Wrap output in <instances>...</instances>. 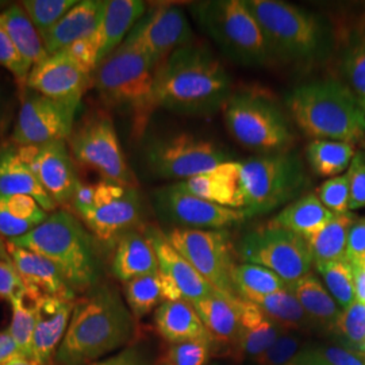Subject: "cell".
<instances>
[{
  "mask_svg": "<svg viewBox=\"0 0 365 365\" xmlns=\"http://www.w3.org/2000/svg\"><path fill=\"white\" fill-rule=\"evenodd\" d=\"M241 170L248 218L289 205L309 184L303 161L292 150L250 157L241 161Z\"/></svg>",
  "mask_w": 365,
  "mask_h": 365,
  "instance_id": "obj_9",
  "label": "cell"
},
{
  "mask_svg": "<svg viewBox=\"0 0 365 365\" xmlns=\"http://www.w3.org/2000/svg\"><path fill=\"white\" fill-rule=\"evenodd\" d=\"M300 339L298 336L284 331L260 356L252 359L253 365H287L300 349Z\"/></svg>",
  "mask_w": 365,
  "mask_h": 365,
  "instance_id": "obj_48",
  "label": "cell"
},
{
  "mask_svg": "<svg viewBox=\"0 0 365 365\" xmlns=\"http://www.w3.org/2000/svg\"><path fill=\"white\" fill-rule=\"evenodd\" d=\"M27 295L26 286L13 261H0V298L10 303Z\"/></svg>",
  "mask_w": 365,
  "mask_h": 365,
  "instance_id": "obj_50",
  "label": "cell"
},
{
  "mask_svg": "<svg viewBox=\"0 0 365 365\" xmlns=\"http://www.w3.org/2000/svg\"><path fill=\"white\" fill-rule=\"evenodd\" d=\"M155 365H165V363H164V360L161 359V360H160V361H157L156 364Z\"/></svg>",
  "mask_w": 365,
  "mask_h": 365,
  "instance_id": "obj_61",
  "label": "cell"
},
{
  "mask_svg": "<svg viewBox=\"0 0 365 365\" xmlns=\"http://www.w3.org/2000/svg\"><path fill=\"white\" fill-rule=\"evenodd\" d=\"M146 10V4L141 0L105 1L102 21L92 34L99 48L101 63L123 43Z\"/></svg>",
  "mask_w": 365,
  "mask_h": 365,
  "instance_id": "obj_26",
  "label": "cell"
},
{
  "mask_svg": "<svg viewBox=\"0 0 365 365\" xmlns=\"http://www.w3.org/2000/svg\"><path fill=\"white\" fill-rule=\"evenodd\" d=\"M13 318L9 331L22 357L33 360V337L36 329V306L29 295L11 302Z\"/></svg>",
  "mask_w": 365,
  "mask_h": 365,
  "instance_id": "obj_42",
  "label": "cell"
},
{
  "mask_svg": "<svg viewBox=\"0 0 365 365\" xmlns=\"http://www.w3.org/2000/svg\"><path fill=\"white\" fill-rule=\"evenodd\" d=\"M192 41V29L182 7L158 4L146 10L123 42L145 53L157 69Z\"/></svg>",
  "mask_w": 365,
  "mask_h": 365,
  "instance_id": "obj_15",
  "label": "cell"
},
{
  "mask_svg": "<svg viewBox=\"0 0 365 365\" xmlns=\"http://www.w3.org/2000/svg\"><path fill=\"white\" fill-rule=\"evenodd\" d=\"M148 168L158 178L185 182L232 161L221 146L188 133L152 140L145 150Z\"/></svg>",
  "mask_w": 365,
  "mask_h": 365,
  "instance_id": "obj_11",
  "label": "cell"
},
{
  "mask_svg": "<svg viewBox=\"0 0 365 365\" xmlns=\"http://www.w3.org/2000/svg\"><path fill=\"white\" fill-rule=\"evenodd\" d=\"M18 152L57 207L69 206L81 180L66 141L18 146Z\"/></svg>",
  "mask_w": 365,
  "mask_h": 365,
  "instance_id": "obj_18",
  "label": "cell"
},
{
  "mask_svg": "<svg viewBox=\"0 0 365 365\" xmlns=\"http://www.w3.org/2000/svg\"><path fill=\"white\" fill-rule=\"evenodd\" d=\"M76 108L30 91L19 108L11 143L16 146H38L68 141L75 128Z\"/></svg>",
  "mask_w": 365,
  "mask_h": 365,
  "instance_id": "obj_17",
  "label": "cell"
},
{
  "mask_svg": "<svg viewBox=\"0 0 365 365\" xmlns=\"http://www.w3.org/2000/svg\"><path fill=\"white\" fill-rule=\"evenodd\" d=\"M240 297H227L215 292L205 299L197 300L194 304L203 325L212 339L214 349L218 346L226 348L223 357L235 360V346L241 333V317L238 309Z\"/></svg>",
  "mask_w": 365,
  "mask_h": 365,
  "instance_id": "obj_24",
  "label": "cell"
},
{
  "mask_svg": "<svg viewBox=\"0 0 365 365\" xmlns=\"http://www.w3.org/2000/svg\"><path fill=\"white\" fill-rule=\"evenodd\" d=\"M123 292L128 307L137 321L143 319L153 310L156 312L160 304L167 302L160 271L123 283Z\"/></svg>",
  "mask_w": 365,
  "mask_h": 365,
  "instance_id": "obj_38",
  "label": "cell"
},
{
  "mask_svg": "<svg viewBox=\"0 0 365 365\" xmlns=\"http://www.w3.org/2000/svg\"><path fill=\"white\" fill-rule=\"evenodd\" d=\"M155 98L157 108L210 114L232 98V80L214 53L192 41L157 68Z\"/></svg>",
  "mask_w": 365,
  "mask_h": 365,
  "instance_id": "obj_1",
  "label": "cell"
},
{
  "mask_svg": "<svg viewBox=\"0 0 365 365\" xmlns=\"http://www.w3.org/2000/svg\"><path fill=\"white\" fill-rule=\"evenodd\" d=\"M288 289L298 299L313 322L330 330L334 329L342 312L339 310V303L317 276L306 274L299 280L288 284Z\"/></svg>",
  "mask_w": 365,
  "mask_h": 365,
  "instance_id": "obj_33",
  "label": "cell"
},
{
  "mask_svg": "<svg viewBox=\"0 0 365 365\" xmlns=\"http://www.w3.org/2000/svg\"><path fill=\"white\" fill-rule=\"evenodd\" d=\"M192 194L222 207L245 210L247 192L240 161H227L221 165L180 182Z\"/></svg>",
  "mask_w": 365,
  "mask_h": 365,
  "instance_id": "obj_23",
  "label": "cell"
},
{
  "mask_svg": "<svg viewBox=\"0 0 365 365\" xmlns=\"http://www.w3.org/2000/svg\"><path fill=\"white\" fill-rule=\"evenodd\" d=\"M365 256V218H357L349 230L345 257L354 264H359Z\"/></svg>",
  "mask_w": 365,
  "mask_h": 365,
  "instance_id": "obj_53",
  "label": "cell"
},
{
  "mask_svg": "<svg viewBox=\"0 0 365 365\" xmlns=\"http://www.w3.org/2000/svg\"><path fill=\"white\" fill-rule=\"evenodd\" d=\"M170 245L212 287L227 297H238L233 282L235 264L230 238L225 230L173 227L165 233Z\"/></svg>",
  "mask_w": 365,
  "mask_h": 365,
  "instance_id": "obj_13",
  "label": "cell"
},
{
  "mask_svg": "<svg viewBox=\"0 0 365 365\" xmlns=\"http://www.w3.org/2000/svg\"><path fill=\"white\" fill-rule=\"evenodd\" d=\"M190 11L229 58L241 66H261L271 60L264 34L245 0L196 1Z\"/></svg>",
  "mask_w": 365,
  "mask_h": 365,
  "instance_id": "obj_7",
  "label": "cell"
},
{
  "mask_svg": "<svg viewBox=\"0 0 365 365\" xmlns=\"http://www.w3.org/2000/svg\"><path fill=\"white\" fill-rule=\"evenodd\" d=\"M354 265H361V267H365V256H364V259H363V260L360 261V262H359V264H354Z\"/></svg>",
  "mask_w": 365,
  "mask_h": 365,
  "instance_id": "obj_60",
  "label": "cell"
},
{
  "mask_svg": "<svg viewBox=\"0 0 365 365\" xmlns=\"http://www.w3.org/2000/svg\"><path fill=\"white\" fill-rule=\"evenodd\" d=\"M75 215L93 238L105 245H117L122 235L135 230L141 218V197L138 188L110 180L95 184L92 203Z\"/></svg>",
  "mask_w": 365,
  "mask_h": 365,
  "instance_id": "obj_14",
  "label": "cell"
},
{
  "mask_svg": "<svg viewBox=\"0 0 365 365\" xmlns=\"http://www.w3.org/2000/svg\"><path fill=\"white\" fill-rule=\"evenodd\" d=\"M241 259L260 265L291 284L312 274L314 260L307 241L287 229L268 225L241 240Z\"/></svg>",
  "mask_w": 365,
  "mask_h": 365,
  "instance_id": "obj_12",
  "label": "cell"
},
{
  "mask_svg": "<svg viewBox=\"0 0 365 365\" xmlns=\"http://www.w3.org/2000/svg\"><path fill=\"white\" fill-rule=\"evenodd\" d=\"M0 195L30 196L45 211L53 212L57 210V205L42 188L13 143L0 146Z\"/></svg>",
  "mask_w": 365,
  "mask_h": 365,
  "instance_id": "obj_27",
  "label": "cell"
},
{
  "mask_svg": "<svg viewBox=\"0 0 365 365\" xmlns=\"http://www.w3.org/2000/svg\"><path fill=\"white\" fill-rule=\"evenodd\" d=\"M315 268L324 277L327 291L341 307L346 309L356 302L353 265L346 257L327 264H318Z\"/></svg>",
  "mask_w": 365,
  "mask_h": 365,
  "instance_id": "obj_41",
  "label": "cell"
},
{
  "mask_svg": "<svg viewBox=\"0 0 365 365\" xmlns=\"http://www.w3.org/2000/svg\"><path fill=\"white\" fill-rule=\"evenodd\" d=\"M76 300L42 297L34 299L36 329L33 337V360L38 365L52 364L69 327Z\"/></svg>",
  "mask_w": 365,
  "mask_h": 365,
  "instance_id": "obj_21",
  "label": "cell"
},
{
  "mask_svg": "<svg viewBox=\"0 0 365 365\" xmlns=\"http://www.w3.org/2000/svg\"><path fill=\"white\" fill-rule=\"evenodd\" d=\"M156 66L145 53L123 42L107 56L92 75V83L107 105L128 111L133 133L141 137L153 111Z\"/></svg>",
  "mask_w": 365,
  "mask_h": 365,
  "instance_id": "obj_5",
  "label": "cell"
},
{
  "mask_svg": "<svg viewBox=\"0 0 365 365\" xmlns=\"http://www.w3.org/2000/svg\"><path fill=\"white\" fill-rule=\"evenodd\" d=\"M351 191V211L365 207V152L360 150L353 157L346 172Z\"/></svg>",
  "mask_w": 365,
  "mask_h": 365,
  "instance_id": "obj_49",
  "label": "cell"
},
{
  "mask_svg": "<svg viewBox=\"0 0 365 365\" xmlns=\"http://www.w3.org/2000/svg\"><path fill=\"white\" fill-rule=\"evenodd\" d=\"M286 106L300 131L313 140L354 145L365 138V111L337 80L303 83L288 92Z\"/></svg>",
  "mask_w": 365,
  "mask_h": 365,
  "instance_id": "obj_3",
  "label": "cell"
},
{
  "mask_svg": "<svg viewBox=\"0 0 365 365\" xmlns=\"http://www.w3.org/2000/svg\"><path fill=\"white\" fill-rule=\"evenodd\" d=\"M0 19L16 49L31 66L48 57L41 34L29 19L22 4H14L0 13Z\"/></svg>",
  "mask_w": 365,
  "mask_h": 365,
  "instance_id": "obj_34",
  "label": "cell"
},
{
  "mask_svg": "<svg viewBox=\"0 0 365 365\" xmlns=\"http://www.w3.org/2000/svg\"><path fill=\"white\" fill-rule=\"evenodd\" d=\"M317 196L321 200V203L334 215L352 212L349 180L346 173L339 175L337 178H331L324 182L318 188Z\"/></svg>",
  "mask_w": 365,
  "mask_h": 365,
  "instance_id": "obj_46",
  "label": "cell"
},
{
  "mask_svg": "<svg viewBox=\"0 0 365 365\" xmlns=\"http://www.w3.org/2000/svg\"><path fill=\"white\" fill-rule=\"evenodd\" d=\"M103 9V0L78 1L51 30L41 36L48 56L66 51L75 42L90 37L102 21Z\"/></svg>",
  "mask_w": 365,
  "mask_h": 365,
  "instance_id": "obj_25",
  "label": "cell"
},
{
  "mask_svg": "<svg viewBox=\"0 0 365 365\" xmlns=\"http://www.w3.org/2000/svg\"><path fill=\"white\" fill-rule=\"evenodd\" d=\"M91 81V75L64 51L48 56L33 66L26 87L30 91L78 110Z\"/></svg>",
  "mask_w": 365,
  "mask_h": 365,
  "instance_id": "obj_19",
  "label": "cell"
},
{
  "mask_svg": "<svg viewBox=\"0 0 365 365\" xmlns=\"http://www.w3.org/2000/svg\"><path fill=\"white\" fill-rule=\"evenodd\" d=\"M52 261L78 295L99 286L101 264L96 240L68 210H56L31 233L10 241Z\"/></svg>",
  "mask_w": 365,
  "mask_h": 365,
  "instance_id": "obj_4",
  "label": "cell"
},
{
  "mask_svg": "<svg viewBox=\"0 0 365 365\" xmlns=\"http://www.w3.org/2000/svg\"><path fill=\"white\" fill-rule=\"evenodd\" d=\"M16 357H22L9 330L0 331V365H6Z\"/></svg>",
  "mask_w": 365,
  "mask_h": 365,
  "instance_id": "obj_54",
  "label": "cell"
},
{
  "mask_svg": "<svg viewBox=\"0 0 365 365\" xmlns=\"http://www.w3.org/2000/svg\"><path fill=\"white\" fill-rule=\"evenodd\" d=\"M356 155L353 145L339 141L313 140L307 146V161L322 178H337L351 167Z\"/></svg>",
  "mask_w": 365,
  "mask_h": 365,
  "instance_id": "obj_37",
  "label": "cell"
},
{
  "mask_svg": "<svg viewBox=\"0 0 365 365\" xmlns=\"http://www.w3.org/2000/svg\"><path fill=\"white\" fill-rule=\"evenodd\" d=\"M9 253L16 271L21 274L27 295L31 299L42 297L76 300V294L68 286L58 268L52 261L29 249L7 241Z\"/></svg>",
  "mask_w": 365,
  "mask_h": 365,
  "instance_id": "obj_22",
  "label": "cell"
},
{
  "mask_svg": "<svg viewBox=\"0 0 365 365\" xmlns=\"http://www.w3.org/2000/svg\"><path fill=\"white\" fill-rule=\"evenodd\" d=\"M90 365H155L140 345H130Z\"/></svg>",
  "mask_w": 365,
  "mask_h": 365,
  "instance_id": "obj_52",
  "label": "cell"
},
{
  "mask_svg": "<svg viewBox=\"0 0 365 365\" xmlns=\"http://www.w3.org/2000/svg\"><path fill=\"white\" fill-rule=\"evenodd\" d=\"M318 352L329 365H365V353L349 346L327 345L319 348Z\"/></svg>",
  "mask_w": 365,
  "mask_h": 365,
  "instance_id": "obj_51",
  "label": "cell"
},
{
  "mask_svg": "<svg viewBox=\"0 0 365 365\" xmlns=\"http://www.w3.org/2000/svg\"><path fill=\"white\" fill-rule=\"evenodd\" d=\"M78 4V0H25L22 7L31 24L38 30L39 34H45L51 30L72 7Z\"/></svg>",
  "mask_w": 365,
  "mask_h": 365,
  "instance_id": "obj_43",
  "label": "cell"
},
{
  "mask_svg": "<svg viewBox=\"0 0 365 365\" xmlns=\"http://www.w3.org/2000/svg\"><path fill=\"white\" fill-rule=\"evenodd\" d=\"M145 232L156 250L158 271L163 277L167 302L188 300L195 303L220 292L170 245L165 233L156 226H148Z\"/></svg>",
  "mask_w": 365,
  "mask_h": 365,
  "instance_id": "obj_20",
  "label": "cell"
},
{
  "mask_svg": "<svg viewBox=\"0 0 365 365\" xmlns=\"http://www.w3.org/2000/svg\"><path fill=\"white\" fill-rule=\"evenodd\" d=\"M238 309L241 333L235 346V361L240 364L245 357L255 359L265 352L284 330L272 322L253 302L238 298Z\"/></svg>",
  "mask_w": 365,
  "mask_h": 365,
  "instance_id": "obj_28",
  "label": "cell"
},
{
  "mask_svg": "<svg viewBox=\"0 0 365 365\" xmlns=\"http://www.w3.org/2000/svg\"><path fill=\"white\" fill-rule=\"evenodd\" d=\"M356 220L353 212L334 215L322 230L307 240L314 265L345 259L348 235Z\"/></svg>",
  "mask_w": 365,
  "mask_h": 365,
  "instance_id": "obj_35",
  "label": "cell"
},
{
  "mask_svg": "<svg viewBox=\"0 0 365 365\" xmlns=\"http://www.w3.org/2000/svg\"><path fill=\"white\" fill-rule=\"evenodd\" d=\"M225 125L238 144L260 155L291 150L295 141L287 118L272 99L257 92L232 95L223 107Z\"/></svg>",
  "mask_w": 365,
  "mask_h": 365,
  "instance_id": "obj_8",
  "label": "cell"
},
{
  "mask_svg": "<svg viewBox=\"0 0 365 365\" xmlns=\"http://www.w3.org/2000/svg\"><path fill=\"white\" fill-rule=\"evenodd\" d=\"M333 330L346 341L349 348L365 353L364 304L356 300L349 307L344 309Z\"/></svg>",
  "mask_w": 365,
  "mask_h": 365,
  "instance_id": "obj_44",
  "label": "cell"
},
{
  "mask_svg": "<svg viewBox=\"0 0 365 365\" xmlns=\"http://www.w3.org/2000/svg\"><path fill=\"white\" fill-rule=\"evenodd\" d=\"M6 365H38L34 360H29V359H25V357H16V359H14L13 361H10V363H7Z\"/></svg>",
  "mask_w": 365,
  "mask_h": 365,
  "instance_id": "obj_59",
  "label": "cell"
},
{
  "mask_svg": "<svg viewBox=\"0 0 365 365\" xmlns=\"http://www.w3.org/2000/svg\"><path fill=\"white\" fill-rule=\"evenodd\" d=\"M135 333L134 317L115 289L98 286L75 302L52 365H90L123 349Z\"/></svg>",
  "mask_w": 365,
  "mask_h": 365,
  "instance_id": "obj_2",
  "label": "cell"
},
{
  "mask_svg": "<svg viewBox=\"0 0 365 365\" xmlns=\"http://www.w3.org/2000/svg\"><path fill=\"white\" fill-rule=\"evenodd\" d=\"M214 354V345L207 341H185L170 344L163 357L165 365H207Z\"/></svg>",
  "mask_w": 365,
  "mask_h": 365,
  "instance_id": "obj_45",
  "label": "cell"
},
{
  "mask_svg": "<svg viewBox=\"0 0 365 365\" xmlns=\"http://www.w3.org/2000/svg\"><path fill=\"white\" fill-rule=\"evenodd\" d=\"M249 302L257 304L262 313L284 331L304 329L313 322L288 288L269 295L255 297Z\"/></svg>",
  "mask_w": 365,
  "mask_h": 365,
  "instance_id": "obj_36",
  "label": "cell"
},
{
  "mask_svg": "<svg viewBox=\"0 0 365 365\" xmlns=\"http://www.w3.org/2000/svg\"><path fill=\"white\" fill-rule=\"evenodd\" d=\"M207 365H240L235 360H232V359H229V357H218V359H215V360H212V361H210Z\"/></svg>",
  "mask_w": 365,
  "mask_h": 365,
  "instance_id": "obj_58",
  "label": "cell"
},
{
  "mask_svg": "<svg viewBox=\"0 0 365 365\" xmlns=\"http://www.w3.org/2000/svg\"><path fill=\"white\" fill-rule=\"evenodd\" d=\"M0 66L6 68L18 83L26 84L27 78L33 66L27 63L22 54L16 49L13 39L10 38L7 30L0 19Z\"/></svg>",
  "mask_w": 365,
  "mask_h": 365,
  "instance_id": "obj_47",
  "label": "cell"
},
{
  "mask_svg": "<svg viewBox=\"0 0 365 365\" xmlns=\"http://www.w3.org/2000/svg\"><path fill=\"white\" fill-rule=\"evenodd\" d=\"M233 282L237 295L247 300L255 297L274 294L288 288L287 283L272 271L248 262L235 265Z\"/></svg>",
  "mask_w": 365,
  "mask_h": 365,
  "instance_id": "obj_39",
  "label": "cell"
},
{
  "mask_svg": "<svg viewBox=\"0 0 365 365\" xmlns=\"http://www.w3.org/2000/svg\"><path fill=\"white\" fill-rule=\"evenodd\" d=\"M353 274H354L356 300L365 306V267L353 265Z\"/></svg>",
  "mask_w": 365,
  "mask_h": 365,
  "instance_id": "obj_56",
  "label": "cell"
},
{
  "mask_svg": "<svg viewBox=\"0 0 365 365\" xmlns=\"http://www.w3.org/2000/svg\"><path fill=\"white\" fill-rule=\"evenodd\" d=\"M245 1L260 25L271 58L307 64L327 54V29L314 14L286 1Z\"/></svg>",
  "mask_w": 365,
  "mask_h": 365,
  "instance_id": "obj_6",
  "label": "cell"
},
{
  "mask_svg": "<svg viewBox=\"0 0 365 365\" xmlns=\"http://www.w3.org/2000/svg\"><path fill=\"white\" fill-rule=\"evenodd\" d=\"M344 72L345 84L365 111V25L356 29L349 38L345 56Z\"/></svg>",
  "mask_w": 365,
  "mask_h": 365,
  "instance_id": "obj_40",
  "label": "cell"
},
{
  "mask_svg": "<svg viewBox=\"0 0 365 365\" xmlns=\"http://www.w3.org/2000/svg\"><path fill=\"white\" fill-rule=\"evenodd\" d=\"M111 269L122 283L158 272L156 250L145 230L135 229L120 237L115 245Z\"/></svg>",
  "mask_w": 365,
  "mask_h": 365,
  "instance_id": "obj_30",
  "label": "cell"
},
{
  "mask_svg": "<svg viewBox=\"0 0 365 365\" xmlns=\"http://www.w3.org/2000/svg\"><path fill=\"white\" fill-rule=\"evenodd\" d=\"M68 148L80 165L96 170L102 180L138 188L118 138L111 117L105 111H93L83 118L68 138Z\"/></svg>",
  "mask_w": 365,
  "mask_h": 365,
  "instance_id": "obj_10",
  "label": "cell"
},
{
  "mask_svg": "<svg viewBox=\"0 0 365 365\" xmlns=\"http://www.w3.org/2000/svg\"><path fill=\"white\" fill-rule=\"evenodd\" d=\"M0 261H11L7 241L0 235Z\"/></svg>",
  "mask_w": 365,
  "mask_h": 365,
  "instance_id": "obj_57",
  "label": "cell"
},
{
  "mask_svg": "<svg viewBox=\"0 0 365 365\" xmlns=\"http://www.w3.org/2000/svg\"><path fill=\"white\" fill-rule=\"evenodd\" d=\"M157 333L170 344L185 341L212 342L195 307L188 300H168L155 312Z\"/></svg>",
  "mask_w": 365,
  "mask_h": 365,
  "instance_id": "obj_29",
  "label": "cell"
},
{
  "mask_svg": "<svg viewBox=\"0 0 365 365\" xmlns=\"http://www.w3.org/2000/svg\"><path fill=\"white\" fill-rule=\"evenodd\" d=\"M51 212L25 195H0V235L7 241L22 238L48 220Z\"/></svg>",
  "mask_w": 365,
  "mask_h": 365,
  "instance_id": "obj_32",
  "label": "cell"
},
{
  "mask_svg": "<svg viewBox=\"0 0 365 365\" xmlns=\"http://www.w3.org/2000/svg\"><path fill=\"white\" fill-rule=\"evenodd\" d=\"M333 217L334 214L321 203L317 194H306L282 210L271 225L287 229L307 241L322 230Z\"/></svg>",
  "mask_w": 365,
  "mask_h": 365,
  "instance_id": "obj_31",
  "label": "cell"
},
{
  "mask_svg": "<svg viewBox=\"0 0 365 365\" xmlns=\"http://www.w3.org/2000/svg\"><path fill=\"white\" fill-rule=\"evenodd\" d=\"M155 203L160 215L176 227L225 230L248 220L242 210L227 209L188 191L182 182L158 188Z\"/></svg>",
  "mask_w": 365,
  "mask_h": 365,
  "instance_id": "obj_16",
  "label": "cell"
},
{
  "mask_svg": "<svg viewBox=\"0 0 365 365\" xmlns=\"http://www.w3.org/2000/svg\"><path fill=\"white\" fill-rule=\"evenodd\" d=\"M287 365H329L318 349H302Z\"/></svg>",
  "mask_w": 365,
  "mask_h": 365,
  "instance_id": "obj_55",
  "label": "cell"
}]
</instances>
